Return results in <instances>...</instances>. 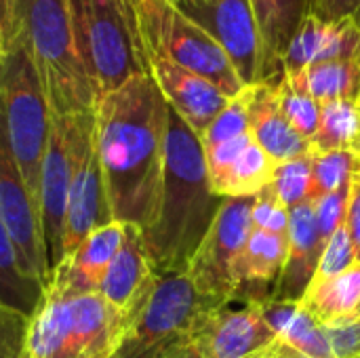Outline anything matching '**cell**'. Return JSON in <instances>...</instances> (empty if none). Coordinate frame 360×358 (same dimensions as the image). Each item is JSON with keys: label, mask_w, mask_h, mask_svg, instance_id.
Segmentation results:
<instances>
[{"label": "cell", "mask_w": 360, "mask_h": 358, "mask_svg": "<svg viewBox=\"0 0 360 358\" xmlns=\"http://www.w3.org/2000/svg\"><path fill=\"white\" fill-rule=\"evenodd\" d=\"M169 103L150 72L137 74L95 106V150L114 222L146 232L158 215Z\"/></svg>", "instance_id": "cell-1"}, {"label": "cell", "mask_w": 360, "mask_h": 358, "mask_svg": "<svg viewBox=\"0 0 360 358\" xmlns=\"http://www.w3.org/2000/svg\"><path fill=\"white\" fill-rule=\"evenodd\" d=\"M224 198L211 190L200 137L169 106L165 175L156 222L141 232L156 276L188 274Z\"/></svg>", "instance_id": "cell-2"}, {"label": "cell", "mask_w": 360, "mask_h": 358, "mask_svg": "<svg viewBox=\"0 0 360 358\" xmlns=\"http://www.w3.org/2000/svg\"><path fill=\"white\" fill-rule=\"evenodd\" d=\"M17 32L40 74L51 114H91L97 93L76 51L68 0H15Z\"/></svg>", "instance_id": "cell-3"}, {"label": "cell", "mask_w": 360, "mask_h": 358, "mask_svg": "<svg viewBox=\"0 0 360 358\" xmlns=\"http://www.w3.org/2000/svg\"><path fill=\"white\" fill-rule=\"evenodd\" d=\"M80 61L99 97L148 72L137 17L122 0H68Z\"/></svg>", "instance_id": "cell-4"}, {"label": "cell", "mask_w": 360, "mask_h": 358, "mask_svg": "<svg viewBox=\"0 0 360 358\" xmlns=\"http://www.w3.org/2000/svg\"><path fill=\"white\" fill-rule=\"evenodd\" d=\"M0 120L27 192L38 209L51 108L36 63L19 32L0 61Z\"/></svg>", "instance_id": "cell-5"}, {"label": "cell", "mask_w": 360, "mask_h": 358, "mask_svg": "<svg viewBox=\"0 0 360 358\" xmlns=\"http://www.w3.org/2000/svg\"><path fill=\"white\" fill-rule=\"evenodd\" d=\"M221 304L202 298L186 274L158 276L137 304L112 358H165L188 344L202 319Z\"/></svg>", "instance_id": "cell-6"}, {"label": "cell", "mask_w": 360, "mask_h": 358, "mask_svg": "<svg viewBox=\"0 0 360 358\" xmlns=\"http://www.w3.org/2000/svg\"><path fill=\"white\" fill-rule=\"evenodd\" d=\"M137 27L146 53H156L213 82L228 99L247 87L221 44L167 0H137Z\"/></svg>", "instance_id": "cell-7"}, {"label": "cell", "mask_w": 360, "mask_h": 358, "mask_svg": "<svg viewBox=\"0 0 360 358\" xmlns=\"http://www.w3.org/2000/svg\"><path fill=\"white\" fill-rule=\"evenodd\" d=\"M95 112L91 114H51L49 143L40 177V232L46 255L49 276L63 260V217L68 194L76 169L93 143Z\"/></svg>", "instance_id": "cell-8"}, {"label": "cell", "mask_w": 360, "mask_h": 358, "mask_svg": "<svg viewBox=\"0 0 360 358\" xmlns=\"http://www.w3.org/2000/svg\"><path fill=\"white\" fill-rule=\"evenodd\" d=\"M253 198H224L186 274L202 298L221 306H228L236 298L234 266L253 232Z\"/></svg>", "instance_id": "cell-9"}, {"label": "cell", "mask_w": 360, "mask_h": 358, "mask_svg": "<svg viewBox=\"0 0 360 358\" xmlns=\"http://www.w3.org/2000/svg\"><path fill=\"white\" fill-rule=\"evenodd\" d=\"M0 217L17 249L21 268L27 276L49 285L46 255L40 232L38 209L27 192L19 165L11 152L2 120H0Z\"/></svg>", "instance_id": "cell-10"}, {"label": "cell", "mask_w": 360, "mask_h": 358, "mask_svg": "<svg viewBox=\"0 0 360 358\" xmlns=\"http://www.w3.org/2000/svg\"><path fill=\"white\" fill-rule=\"evenodd\" d=\"M186 15L221 44L245 87L259 82V34L251 0H211L207 8Z\"/></svg>", "instance_id": "cell-11"}, {"label": "cell", "mask_w": 360, "mask_h": 358, "mask_svg": "<svg viewBox=\"0 0 360 358\" xmlns=\"http://www.w3.org/2000/svg\"><path fill=\"white\" fill-rule=\"evenodd\" d=\"M122 238L124 224L120 222H110L91 232L70 255L59 262V266L49 276L44 291L61 300L99 293L103 274L118 253Z\"/></svg>", "instance_id": "cell-12"}, {"label": "cell", "mask_w": 360, "mask_h": 358, "mask_svg": "<svg viewBox=\"0 0 360 358\" xmlns=\"http://www.w3.org/2000/svg\"><path fill=\"white\" fill-rule=\"evenodd\" d=\"M148 72L156 80L167 103L200 137L215 116L226 108L228 97L207 78L156 55L146 53Z\"/></svg>", "instance_id": "cell-13"}, {"label": "cell", "mask_w": 360, "mask_h": 358, "mask_svg": "<svg viewBox=\"0 0 360 358\" xmlns=\"http://www.w3.org/2000/svg\"><path fill=\"white\" fill-rule=\"evenodd\" d=\"M196 338L205 358H249L270 346L276 333L268 325L257 304L243 310L228 306L213 308L200 323Z\"/></svg>", "instance_id": "cell-14"}, {"label": "cell", "mask_w": 360, "mask_h": 358, "mask_svg": "<svg viewBox=\"0 0 360 358\" xmlns=\"http://www.w3.org/2000/svg\"><path fill=\"white\" fill-rule=\"evenodd\" d=\"M110 222H114V215L93 137V143L80 160L68 194L63 217V257L70 255L91 232Z\"/></svg>", "instance_id": "cell-15"}, {"label": "cell", "mask_w": 360, "mask_h": 358, "mask_svg": "<svg viewBox=\"0 0 360 358\" xmlns=\"http://www.w3.org/2000/svg\"><path fill=\"white\" fill-rule=\"evenodd\" d=\"M259 34V82L276 87L285 78L283 59L310 11V0H251Z\"/></svg>", "instance_id": "cell-16"}, {"label": "cell", "mask_w": 360, "mask_h": 358, "mask_svg": "<svg viewBox=\"0 0 360 358\" xmlns=\"http://www.w3.org/2000/svg\"><path fill=\"white\" fill-rule=\"evenodd\" d=\"M148 253L143 247V236L137 226L124 224V238L108 266L103 281L99 285V295L122 312H131L156 285Z\"/></svg>", "instance_id": "cell-17"}, {"label": "cell", "mask_w": 360, "mask_h": 358, "mask_svg": "<svg viewBox=\"0 0 360 358\" xmlns=\"http://www.w3.org/2000/svg\"><path fill=\"white\" fill-rule=\"evenodd\" d=\"M323 249L314 200H306L289 211V255L272 298L302 302L312 283Z\"/></svg>", "instance_id": "cell-18"}, {"label": "cell", "mask_w": 360, "mask_h": 358, "mask_svg": "<svg viewBox=\"0 0 360 358\" xmlns=\"http://www.w3.org/2000/svg\"><path fill=\"white\" fill-rule=\"evenodd\" d=\"M289 255V236L253 228L234 266L236 298L245 304L272 298Z\"/></svg>", "instance_id": "cell-19"}, {"label": "cell", "mask_w": 360, "mask_h": 358, "mask_svg": "<svg viewBox=\"0 0 360 358\" xmlns=\"http://www.w3.org/2000/svg\"><path fill=\"white\" fill-rule=\"evenodd\" d=\"M249 131L274 165L289 162L312 152L310 141L304 139L285 118L276 87L272 84L249 87Z\"/></svg>", "instance_id": "cell-20"}, {"label": "cell", "mask_w": 360, "mask_h": 358, "mask_svg": "<svg viewBox=\"0 0 360 358\" xmlns=\"http://www.w3.org/2000/svg\"><path fill=\"white\" fill-rule=\"evenodd\" d=\"M27 358H80L70 300L44 291L40 306L30 319Z\"/></svg>", "instance_id": "cell-21"}, {"label": "cell", "mask_w": 360, "mask_h": 358, "mask_svg": "<svg viewBox=\"0 0 360 358\" xmlns=\"http://www.w3.org/2000/svg\"><path fill=\"white\" fill-rule=\"evenodd\" d=\"M302 308L327 329L360 321V262L327 283L308 287Z\"/></svg>", "instance_id": "cell-22"}, {"label": "cell", "mask_w": 360, "mask_h": 358, "mask_svg": "<svg viewBox=\"0 0 360 358\" xmlns=\"http://www.w3.org/2000/svg\"><path fill=\"white\" fill-rule=\"evenodd\" d=\"M293 89L310 95L314 101L329 103L335 99L360 101V63L356 61H325L306 68L302 74L287 78Z\"/></svg>", "instance_id": "cell-23"}, {"label": "cell", "mask_w": 360, "mask_h": 358, "mask_svg": "<svg viewBox=\"0 0 360 358\" xmlns=\"http://www.w3.org/2000/svg\"><path fill=\"white\" fill-rule=\"evenodd\" d=\"M312 152H360V101L335 99L321 106L319 129L310 139Z\"/></svg>", "instance_id": "cell-24"}, {"label": "cell", "mask_w": 360, "mask_h": 358, "mask_svg": "<svg viewBox=\"0 0 360 358\" xmlns=\"http://www.w3.org/2000/svg\"><path fill=\"white\" fill-rule=\"evenodd\" d=\"M42 298L44 285L23 272L17 249L0 217V304L32 317Z\"/></svg>", "instance_id": "cell-25"}, {"label": "cell", "mask_w": 360, "mask_h": 358, "mask_svg": "<svg viewBox=\"0 0 360 358\" xmlns=\"http://www.w3.org/2000/svg\"><path fill=\"white\" fill-rule=\"evenodd\" d=\"M274 167V160L264 152V148L255 139H251L211 190L221 198L255 196L259 190L272 184Z\"/></svg>", "instance_id": "cell-26"}, {"label": "cell", "mask_w": 360, "mask_h": 358, "mask_svg": "<svg viewBox=\"0 0 360 358\" xmlns=\"http://www.w3.org/2000/svg\"><path fill=\"white\" fill-rule=\"evenodd\" d=\"M329 34H331V23H325L316 19L314 15H306V19L302 21L297 34L293 36L285 53V59H283L285 76L293 78L302 74L306 68L319 63L327 46Z\"/></svg>", "instance_id": "cell-27"}, {"label": "cell", "mask_w": 360, "mask_h": 358, "mask_svg": "<svg viewBox=\"0 0 360 358\" xmlns=\"http://www.w3.org/2000/svg\"><path fill=\"white\" fill-rule=\"evenodd\" d=\"M276 340L304 358H335L327 329L302 306Z\"/></svg>", "instance_id": "cell-28"}, {"label": "cell", "mask_w": 360, "mask_h": 358, "mask_svg": "<svg viewBox=\"0 0 360 358\" xmlns=\"http://www.w3.org/2000/svg\"><path fill=\"white\" fill-rule=\"evenodd\" d=\"M272 186L289 211L304 205L306 200H312V152L295 160L276 165Z\"/></svg>", "instance_id": "cell-29"}, {"label": "cell", "mask_w": 360, "mask_h": 358, "mask_svg": "<svg viewBox=\"0 0 360 358\" xmlns=\"http://www.w3.org/2000/svg\"><path fill=\"white\" fill-rule=\"evenodd\" d=\"M247 133H251L249 131V87L240 95L228 99L226 108L215 116L209 129L200 135V143H202V150L207 152L219 143H226Z\"/></svg>", "instance_id": "cell-30"}, {"label": "cell", "mask_w": 360, "mask_h": 358, "mask_svg": "<svg viewBox=\"0 0 360 358\" xmlns=\"http://www.w3.org/2000/svg\"><path fill=\"white\" fill-rule=\"evenodd\" d=\"M352 152H312V192L310 198L316 200L329 192H335L352 179L354 171Z\"/></svg>", "instance_id": "cell-31"}, {"label": "cell", "mask_w": 360, "mask_h": 358, "mask_svg": "<svg viewBox=\"0 0 360 358\" xmlns=\"http://www.w3.org/2000/svg\"><path fill=\"white\" fill-rule=\"evenodd\" d=\"M276 95H278V103L281 110L285 114V118L289 120V124L304 137V139H312L316 129H319V118H321V103L314 101L310 95L300 93L297 89L291 87V82L287 80V76L276 84Z\"/></svg>", "instance_id": "cell-32"}, {"label": "cell", "mask_w": 360, "mask_h": 358, "mask_svg": "<svg viewBox=\"0 0 360 358\" xmlns=\"http://www.w3.org/2000/svg\"><path fill=\"white\" fill-rule=\"evenodd\" d=\"M354 262H356V253H354V247H352L348 228H346V224H344V226H340V228L335 230V234H333V236L329 238V243L325 245L323 255H321V260H319V266H316V272H314V276H312L310 287L335 279L338 274H342L344 270H348Z\"/></svg>", "instance_id": "cell-33"}, {"label": "cell", "mask_w": 360, "mask_h": 358, "mask_svg": "<svg viewBox=\"0 0 360 358\" xmlns=\"http://www.w3.org/2000/svg\"><path fill=\"white\" fill-rule=\"evenodd\" d=\"M251 222H253V228H257V230L289 236V209L283 205V200L276 194L272 184L255 194L253 209H251Z\"/></svg>", "instance_id": "cell-34"}, {"label": "cell", "mask_w": 360, "mask_h": 358, "mask_svg": "<svg viewBox=\"0 0 360 358\" xmlns=\"http://www.w3.org/2000/svg\"><path fill=\"white\" fill-rule=\"evenodd\" d=\"M350 184H344L335 192H329L321 198L314 200V211H316V224H319V236L323 247L329 243V238L335 234L340 226L346 224V213H348V203H350Z\"/></svg>", "instance_id": "cell-35"}, {"label": "cell", "mask_w": 360, "mask_h": 358, "mask_svg": "<svg viewBox=\"0 0 360 358\" xmlns=\"http://www.w3.org/2000/svg\"><path fill=\"white\" fill-rule=\"evenodd\" d=\"M27 314L0 304V358H27Z\"/></svg>", "instance_id": "cell-36"}, {"label": "cell", "mask_w": 360, "mask_h": 358, "mask_svg": "<svg viewBox=\"0 0 360 358\" xmlns=\"http://www.w3.org/2000/svg\"><path fill=\"white\" fill-rule=\"evenodd\" d=\"M308 15H314L325 23L348 19L360 27V0H310Z\"/></svg>", "instance_id": "cell-37"}, {"label": "cell", "mask_w": 360, "mask_h": 358, "mask_svg": "<svg viewBox=\"0 0 360 358\" xmlns=\"http://www.w3.org/2000/svg\"><path fill=\"white\" fill-rule=\"evenodd\" d=\"M327 335L331 340L335 358H354L360 354V321L342 327H329Z\"/></svg>", "instance_id": "cell-38"}, {"label": "cell", "mask_w": 360, "mask_h": 358, "mask_svg": "<svg viewBox=\"0 0 360 358\" xmlns=\"http://www.w3.org/2000/svg\"><path fill=\"white\" fill-rule=\"evenodd\" d=\"M346 228L356 253V262H360V177L352 175L350 184V203H348V213H346Z\"/></svg>", "instance_id": "cell-39"}, {"label": "cell", "mask_w": 360, "mask_h": 358, "mask_svg": "<svg viewBox=\"0 0 360 358\" xmlns=\"http://www.w3.org/2000/svg\"><path fill=\"white\" fill-rule=\"evenodd\" d=\"M15 36H17L15 0H0V61L13 46Z\"/></svg>", "instance_id": "cell-40"}, {"label": "cell", "mask_w": 360, "mask_h": 358, "mask_svg": "<svg viewBox=\"0 0 360 358\" xmlns=\"http://www.w3.org/2000/svg\"><path fill=\"white\" fill-rule=\"evenodd\" d=\"M165 358H205V354H202V348H200L198 338L194 335L188 344H184L181 348H177L175 352H171L169 357Z\"/></svg>", "instance_id": "cell-41"}, {"label": "cell", "mask_w": 360, "mask_h": 358, "mask_svg": "<svg viewBox=\"0 0 360 358\" xmlns=\"http://www.w3.org/2000/svg\"><path fill=\"white\" fill-rule=\"evenodd\" d=\"M211 4V0H177V8L184 13H194V11H202Z\"/></svg>", "instance_id": "cell-42"}, {"label": "cell", "mask_w": 360, "mask_h": 358, "mask_svg": "<svg viewBox=\"0 0 360 358\" xmlns=\"http://www.w3.org/2000/svg\"><path fill=\"white\" fill-rule=\"evenodd\" d=\"M352 175L360 177V152L356 154V158H354V171H352Z\"/></svg>", "instance_id": "cell-43"}, {"label": "cell", "mask_w": 360, "mask_h": 358, "mask_svg": "<svg viewBox=\"0 0 360 358\" xmlns=\"http://www.w3.org/2000/svg\"><path fill=\"white\" fill-rule=\"evenodd\" d=\"M122 2H124V4H127V8L135 15V4H137V0H122ZM135 17H137V15H135Z\"/></svg>", "instance_id": "cell-44"}, {"label": "cell", "mask_w": 360, "mask_h": 358, "mask_svg": "<svg viewBox=\"0 0 360 358\" xmlns=\"http://www.w3.org/2000/svg\"><path fill=\"white\" fill-rule=\"evenodd\" d=\"M167 2H171V4H177V0H167Z\"/></svg>", "instance_id": "cell-45"}, {"label": "cell", "mask_w": 360, "mask_h": 358, "mask_svg": "<svg viewBox=\"0 0 360 358\" xmlns=\"http://www.w3.org/2000/svg\"><path fill=\"white\" fill-rule=\"evenodd\" d=\"M354 358H360V354H359V357H354Z\"/></svg>", "instance_id": "cell-46"}]
</instances>
